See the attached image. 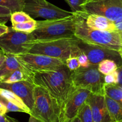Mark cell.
Here are the masks:
<instances>
[{
	"instance_id": "1",
	"label": "cell",
	"mask_w": 122,
	"mask_h": 122,
	"mask_svg": "<svg viewBox=\"0 0 122 122\" xmlns=\"http://www.w3.org/2000/svg\"><path fill=\"white\" fill-rule=\"evenodd\" d=\"M71 72L66 65L52 71L37 72L32 80L36 86L47 90L63 108L74 87L71 79Z\"/></svg>"
},
{
	"instance_id": "2",
	"label": "cell",
	"mask_w": 122,
	"mask_h": 122,
	"mask_svg": "<svg viewBox=\"0 0 122 122\" xmlns=\"http://www.w3.org/2000/svg\"><path fill=\"white\" fill-rule=\"evenodd\" d=\"M77 15L54 20L37 21L36 30L31 33L36 43L71 38L75 36Z\"/></svg>"
},
{
	"instance_id": "3",
	"label": "cell",
	"mask_w": 122,
	"mask_h": 122,
	"mask_svg": "<svg viewBox=\"0 0 122 122\" xmlns=\"http://www.w3.org/2000/svg\"><path fill=\"white\" fill-rule=\"evenodd\" d=\"M76 13L77 20L75 36L81 41L116 51H118L122 47L118 32L96 30L89 28L86 24V13L83 11Z\"/></svg>"
},
{
	"instance_id": "4",
	"label": "cell",
	"mask_w": 122,
	"mask_h": 122,
	"mask_svg": "<svg viewBox=\"0 0 122 122\" xmlns=\"http://www.w3.org/2000/svg\"><path fill=\"white\" fill-rule=\"evenodd\" d=\"M34 99L29 116L40 122H65L64 108L47 90L36 86Z\"/></svg>"
},
{
	"instance_id": "5",
	"label": "cell",
	"mask_w": 122,
	"mask_h": 122,
	"mask_svg": "<svg viewBox=\"0 0 122 122\" xmlns=\"http://www.w3.org/2000/svg\"><path fill=\"white\" fill-rule=\"evenodd\" d=\"M76 36L48 41L37 42L29 51V53L43 55L65 61L72 56L77 57L81 53L78 47L80 42Z\"/></svg>"
},
{
	"instance_id": "6",
	"label": "cell",
	"mask_w": 122,
	"mask_h": 122,
	"mask_svg": "<svg viewBox=\"0 0 122 122\" xmlns=\"http://www.w3.org/2000/svg\"><path fill=\"white\" fill-rule=\"evenodd\" d=\"M71 79L75 89H85L97 95H105L104 75L99 72L98 65L79 68L71 72Z\"/></svg>"
},
{
	"instance_id": "7",
	"label": "cell",
	"mask_w": 122,
	"mask_h": 122,
	"mask_svg": "<svg viewBox=\"0 0 122 122\" xmlns=\"http://www.w3.org/2000/svg\"><path fill=\"white\" fill-rule=\"evenodd\" d=\"M36 43L31 34L19 32L11 27L0 37V49L5 54L17 56L28 53Z\"/></svg>"
},
{
	"instance_id": "8",
	"label": "cell",
	"mask_w": 122,
	"mask_h": 122,
	"mask_svg": "<svg viewBox=\"0 0 122 122\" xmlns=\"http://www.w3.org/2000/svg\"><path fill=\"white\" fill-rule=\"evenodd\" d=\"M23 11L32 19L41 17L45 20H54L70 17L72 11L60 9L47 0H26Z\"/></svg>"
},
{
	"instance_id": "9",
	"label": "cell",
	"mask_w": 122,
	"mask_h": 122,
	"mask_svg": "<svg viewBox=\"0 0 122 122\" xmlns=\"http://www.w3.org/2000/svg\"><path fill=\"white\" fill-rule=\"evenodd\" d=\"M81 8L87 15H101L112 22L122 19V0H91Z\"/></svg>"
},
{
	"instance_id": "10",
	"label": "cell",
	"mask_w": 122,
	"mask_h": 122,
	"mask_svg": "<svg viewBox=\"0 0 122 122\" xmlns=\"http://www.w3.org/2000/svg\"><path fill=\"white\" fill-rule=\"evenodd\" d=\"M16 56L24 66L34 74L57 70L65 65V62L62 60L43 55L28 53Z\"/></svg>"
},
{
	"instance_id": "11",
	"label": "cell",
	"mask_w": 122,
	"mask_h": 122,
	"mask_svg": "<svg viewBox=\"0 0 122 122\" xmlns=\"http://www.w3.org/2000/svg\"><path fill=\"white\" fill-rule=\"evenodd\" d=\"M78 47L81 51L88 57L91 65H98L101 62L106 59L114 61L118 66L122 65V61L118 51L103 47L89 44L80 41Z\"/></svg>"
},
{
	"instance_id": "12",
	"label": "cell",
	"mask_w": 122,
	"mask_h": 122,
	"mask_svg": "<svg viewBox=\"0 0 122 122\" xmlns=\"http://www.w3.org/2000/svg\"><path fill=\"white\" fill-rule=\"evenodd\" d=\"M36 85L33 81L25 80L14 83L0 82V88L9 90L18 96L31 110L34 105V89Z\"/></svg>"
},
{
	"instance_id": "13",
	"label": "cell",
	"mask_w": 122,
	"mask_h": 122,
	"mask_svg": "<svg viewBox=\"0 0 122 122\" xmlns=\"http://www.w3.org/2000/svg\"><path fill=\"white\" fill-rule=\"evenodd\" d=\"M91 94L89 90L74 88L65 105V122H68L77 117L81 108L86 102Z\"/></svg>"
},
{
	"instance_id": "14",
	"label": "cell",
	"mask_w": 122,
	"mask_h": 122,
	"mask_svg": "<svg viewBox=\"0 0 122 122\" xmlns=\"http://www.w3.org/2000/svg\"><path fill=\"white\" fill-rule=\"evenodd\" d=\"M94 122H112L105 102V95L91 94L87 100Z\"/></svg>"
},
{
	"instance_id": "15",
	"label": "cell",
	"mask_w": 122,
	"mask_h": 122,
	"mask_svg": "<svg viewBox=\"0 0 122 122\" xmlns=\"http://www.w3.org/2000/svg\"><path fill=\"white\" fill-rule=\"evenodd\" d=\"M5 54V53H4ZM6 58L0 67V80L17 70H21L33 77L34 73L28 70L16 55L5 54Z\"/></svg>"
},
{
	"instance_id": "16",
	"label": "cell",
	"mask_w": 122,
	"mask_h": 122,
	"mask_svg": "<svg viewBox=\"0 0 122 122\" xmlns=\"http://www.w3.org/2000/svg\"><path fill=\"white\" fill-rule=\"evenodd\" d=\"M86 24L89 28L96 30L116 32L114 22L101 15L86 14Z\"/></svg>"
},
{
	"instance_id": "17",
	"label": "cell",
	"mask_w": 122,
	"mask_h": 122,
	"mask_svg": "<svg viewBox=\"0 0 122 122\" xmlns=\"http://www.w3.org/2000/svg\"><path fill=\"white\" fill-rule=\"evenodd\" d=\"M105 99L112 122H122V104L105 95Z\"/></svg>"
},
{
	"instance_id": "18",
	"label": "cell",
	"mask_w": 122,
	"mask_h": 122,
	"mask_svg": "<svg viewBox=\"0 0 122 122\" xmlns=\"http://www.w3.org/2000/svg\"><path fill=\"white\" fill-rule=\"evenodd\" d=\"M0 95L3 96L4 98L7 99L9 102H11L12 104H15V105L19 107L20 108L23 110V112L25 113L30 114V110L26 105L24 102L16 94L12 92L11 91L7 89H2L0 88Z\"/></svg>"
},
{
	"instance_id": "19",
	"label": "cell",
	"mask_w": 122,
	"mask_h": 122,
	"mask_svg": "<svg viewBox=\"0 0 122 122\" xmlns=\"http://www.w3.org/2000/svg\"><path fill=\"white\" fill-rule=\"evenodd\" d=\"M33 77L28 74L21 70H17L0 80V82L4 83H14L25 80H32Z\"/></svg>"
},
{
	"instance_id": "20",
	"label": "cell",
	"mask_w": 122,
	"mask_h": 122,
	"mask_svg": "<svg viewBox=\"0 0 122 122\" xmlns=\"http://www.w3.org/2000/svg\"><path fill=\"white\" fill-rule=\"evenodd\" d=\"M105 95L122 104V88L117 84H105Z\"/></svg>"
},
{
	"instance_id": "21",
	"label": "cell",
	"mask_w": 122,
	"mask_h": 122,
	"mask_svg": "<svg viewBox=\"0 0 122 122\" xmlns=\"http://www.w3.org/2000/svg\"><path fill=\"white\" fill-rule=\"evenodd\" d=\"M37 26V21L32 19L31 20L24 23L12 25L11 28L19 32H24L26 34H31L33 32Z\"/></svg>"
},
{
	"instance_id": "22",
	"label": "cell",
	"mask_w": 122,
	"mask_h": 122,
	"mask_svg": "<svg viewBox=\"0 0 122 122\" xmlns=\"http://www.w3.org/2000/svg\"><path fill=\"white\" fill-rule=\"evenodd\" d=\"M26 0H0V6L9 9L11 13L23 11Z\"/></svg>"
},
{
	"instance_id": "23",
	"label": "cell",
	"mask_w": 122,
	"mask_h": 122,
	"mask_svg": "<svg viewBox=\"0 0 122 122\" xmlns=\"http://www.w3.org/2000/svg\"><path fill=\"white\" fill-rule=\"evenodd\" d=\"M118 65L114 61L106 59L102 61L98 65V69L102 74L106 76L114 72L118 68Z\"/></svg>"
},
{
	"instance_id": "24",
	"label": "cell",
	"mask_w": 122,
	"mask_h": 122,
	"mask_svg": "<svg viewBox=\"0 0 122 122\" xmlns=\"http://www.w3.org/2000/svg\"><path fill=\"white\" fill-rule=\"evenodd\" d=\"M77 117L80 118L81 122H94L91 108L87 101L80 110Z\"/></svg>"
},
{
	"instance_id": "25",
	"label": "cell",
	"mask_w": 122,
	"mask_h": 122,
	"mask_svg": "<svg viewBox=\"0 0 122 122\" xmlns=\"http://www.w3.org/2000/svg\"><path fill=\"white\" fill-rule=\"evenodd\" d=\"M32 19V17L26 13L25 12H24L23 11H20L11 13L10 20H11L12 25H14L24 23L27 21L30 20Z\"/></svg>"
},
{
	"instance_id": "26",
	"label": "cell",
	"mask_w": 122,
	"mask_h": 122,
	"mask_svg": "<svg viewBox=\"0 0 122 122\" xmlns=\"http://www.w3.org/2000/svg\"><path fill=\"white\" fill-rule=\"evenodd\" d=\"M71 8L72 13L83 11L81 6L85 3L84 0H64Z\"/></svg>"
},
{
	"instance_id": "27",
	"label": "cell",
	"mask_w": 122,
	"mask_h": 122,
	"mask_svg": "<svg viewBox=\"0 0 122 122\" xmlns=\"http://www.w3.org/2000/svg\"><path fill=\"white\" fill-rule=\"evenodd\" d=\"M0 104L4 105L7 110L8 112H23V110L15 104L9 102L7 99L0 95Z\"/></svg>"
},
{
	"instance_id": "28",
	"label": "cell",
	"mask_w": 122,
	"mask_h": 122,
	"mask_svg": "<svg viewBox=\"0 0 122 122\" xmlns=\"http://www.w3.org/2000/svg\"><path fill=\"white\" fill-rule=\"evenodd\" d=\"M65 65L71 72L74 71L80 68L77 57L72 56L68 58L65 61Z\"/></svg>"
},
{
	"instance_id": "29",
	"label": "cell",
	"mask_w": 122,
	"mask_h": 122,
	"mask_svg": "<svg viewBox=\"0 0 122 122\" xmlns=\"http://www.w3.org/2000/svg\"><path fill=\"white\" fill-rule=\"evenodd\" d=\"M11 12L9 9L0 6V24H5L10 20Z\"/></svg>"
},
{
	"instance_id": "30",
	"label": "cell",
	"mask_w": 122,
	"mask_h": 122,
	"mask_svg": "<svg viewBox=\"0 0 122 122\" xmlns=\"http://www.w3.org/2000/svg\"><path fill=\"white\" fill-rule=\"evenodd\" d=\"M104 81L105 84H117L118 83V74L117 71L104 76Z\"/></svg>"
},
{
	"instance_id": "31",
	"label": "cell",
	"mask_w": 122,
	"mask_h": 122,
	"mask_svg": "<svg viewBox=\"0 0 122 122\" xmlns=\"http://www.w3.org/2000/svg\"><path fill=\"white\" fill-rule=\"evenodd\" d=\"M78 62H79L80 66L82 68H88L90 66V62L88 59V57L86 55L83 53L81 52V53L77 56Z\"/></svg>"
},
{
	"instance_id": "32",
	"label": "cell",
	"mask_w": 122,
	"mask_h": 122,
	"mask_svg": "<svg viewBox=\"0 0 122 122\" xmlns=\"http://www.w3.org/2000/svg\"><path fill=\"white\" fill-rule=\"evenodd\" d=\"M0 122H19L15 118H12L7 114H0Z\"/></svg>"
},
{
	"instance_id": "33",
	"label": "cell",
	"mask_w": 122,
	"mask_h": 122,
	"mask_svg": "<svg viewBox=\"0 0 122 122\" xmlns=\"http://www.w3.org/2000/svg\"><path fill=\"white\" fill-rule=\"evenodd\" d=\"M116 71L118 74V83L117 84L122 88V65L118 66Z\"/></svg>"
},
{
	"instance_id": "34",
	"label": "cell",
	"mask_w": 122,
	"mask_h": 122,
	"mask_svg": "<svg viewBox=\"0 0 122 122\" xmlns=\"http://www.w3.org/2000/svg\"><path fill=\"white\" fill-rule=\"evenodd\" d=\"M116 28V32H122V19L116 20L114 22Z\"/></svg>"
},
{
	"instance_id": "35",
	"label": "cell",
	"mask_w": 122,
	"mask_h": 122,
	"mask_svg": "<svg viewBox=\"0 0 122 122\" xmlns=\"http://www.w3.org/2000/svg\"><path fill=\"white\" fill-rule=\"evenodd\" d=\"M9 30V27L5 25V24H0V37L7 33Z\"/></svg>"
},
{
	"instance_id": "36",
	"label": "cell",
	"mask_w": 122,
	"mask_h": 122,
	"mask_svg": "<svg viewBox=\"0 0 122 122\" xmlns=\"http://www.w3.org/2000/svg\"><path fill=\"white\" fill-rule=\"evenodd\" d=\"M7 112L8 111L7 110L6 108H5L4 105H2L1 104H0V114H6Z\"/></svg>"
},
{
	"instance_id": "37",
	"label": "cell",
	"mask_w": 122,
	"mask_h": 122,
	"mask_svg": "<svg viewBox=\"0 0 122 122\" xmlns=\"http://www.w3.org/2000/svg\"><path fill=\"white\" fill-rule=\"evenodd\" d=\"M5 58H6V56H5V54H4L1 57H0V67H1V66L2 65V64H3V62L5 61Z\"/></svg>"
},
{
	"instance_id": "38",
	"label": "cell",
	"mask_w": 122,
	"mask_h": 122,
	"mask_svg": "<svg viewBox=\"0 0 122 122\" xmlns=\"http://www.w3.org/2000/svg\"><path fill=\"white\" fill-rule=\"evenodd\" d=\"M28 122H40L38 121L37 119H36V118H34V117H32V116H30V117H29Z\"/></svg>"
},
{
	"instance_id": "39",
	"label": "cell",
	"mask_w": 122,
	"mask_h": 122,
	"mask_svg": "<svg viewBox=\"0 0 122 122\" xmlns=\"http://www.w3.org/2000/svg\"><path fill=\"white\" fill-rule=\"evenodd\" d=\"M68 122H80V118H78V117H75V118H74L73 119L71 120L68 121Z\"/></svg>"
},
{
	"instance_id": "40",
	"label": "cell",
	"mask_w": 122,
	"mask_h": 122,
	"mask_svg": "<svg viewBox=\"0 0 122 122\" xmlns=\"http://www.w3.org/2000/svg\"><path fill=\"white\" fill-rule=\"evenodd\" d=\"M118 53H119L120 54V56L121 57V59H122V47L119 50H118Z\"/></svg>"
},
{
	"instance_id": "41",
	"label": "cell",
	"mask_w": 122,
	"mask_h": 122,
	"mask_svg": "<svg viewBox=\"0 0 122 122\" xmlns=\"http://www.w3.org/2000/svg\"><path fill=\"white\" fill-rule=\"evenodd\" d=\"M118 34H119L121 42H122V32H119V33H118Z\"/></svg>"
},
{
	"instance_id": "42",
	"label": "cell",
	"mask_w": 122,
	"mask_h": 122,
	"mask_svg": "<svg viewBox=\"0 0 122 122\" xmlns=\"http://www.w3.org/2000/svg\"><path fill=\"white\" fill-rule=\"evenodd\" d=\"M4 53L3 52V51H2V50H1V49H0V57H1V56H3V55H4Z\"/></svg>"
},
{
	"instance_id": "43",
	"label": "cell",
	"mask_w": 122,
	"mask_h": 122,
	"mask_svg": "<svg viewBox=\"0 0 122 122\" xmlns=\"http://www.w3.org/2000/svg\"><path fill=\"white\" fill-rule=\"evenodd\" d=\"M84 1H85V3H86V2L90 1H91V0H84Z\"/></svg>"
}]
</instances>
